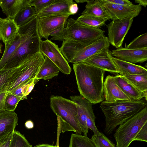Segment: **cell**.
I'll use <instances>...</instances> for the list:
<instances>
[{"mask_svg":"<svg viewBox=\"0 0 147 147\" xmlns=\"http://www.w3.org/2000/svg\"><path fill=\"white\" fill-rule=\"evenodd\" d=\"M73 67L80 95L92 104L104 101L105 71L83 62L73 63Z\"/></svg>","mask_w":147,"mask_h":147,"instance_id":"1","label":"cell"},{"mask_svg":"<svg viewBox=\"0 0 147 147\" xmlns=\"http://www.w3.org/2000/svg\"><path fill=\"white\" fill-rule=\"evenodd\" d=\"M38 18L36 15L25 24L19 27L18 32L21 37L20 43L3 69L18 67L40 51L42 38L38 31Z\"/></svg>","mask_w":147,"mask_h":147,"instance_id":"2","label":"cell"},{"mask_svg":"<svg viewBox=\"0 0 147 147\" xmlns=\"http://www.w3.org/2000/svg\"><path fill=\"white\" fill-rule=\"evenodd\" d=\"M147 107L145 98L138 100L103 101L100 108L105 117L104 133L111 134L116 127Z\"/></svg>","mask_w":147,"mask_h":147,"instance_id":"3","label":"cell"},{"mask_svg":"<svg viewBox=\"0 0 147 147\" xmlns=\"http://www.w3.org/2000/svg\"><path fill=\"white\" fill-rule=\"evenodd\" d=\"M110 43L105 36L87 46L70 39L63 41L60 50L67 62L77 63L82 62L105 48Z\"/></svg>","mask_w":147,"mask_h":147,"instance_id":"4","label":"cell"},{"mask_svg":"<svg viewBox=\"0 0 147 147\" xmlns=\"http://www.w3.org/2000/svg\"><path fill=\"white\" fill-rule=\"evenodd\" d=\"M147 123V107L119 125L113 136L116 147H129L143 126Z\"/></svg>","mask_w":147,"mask_h":147,"instance_id":"5","label":"cell"},{"mask_svg":"<svg viewBox=\"0 0 147 147\" xmlns=\"http://www.w3.org/2000/svg\"><path fill=\"white\" fill-rule=\"evenodd\" d=\"M65 25L66 40L75 41L86 46L105 36V31L99 28L84 25L73 18L68 19Z\"/></svg>","mask_w":147,"mask_h":147,"instance_id":"6","label":"cell"},{"mask_svg":"<svg viewBox=\"0 0 147 147\" xmlns=\"http://www.w3.org/2000/svg\"><path fill=\"white\" fill-rule=\"evenodd\" d=\"M44 60L43 55L39 51L18 67L17 70L12 75L8 92H11L25 81L36 78Z\"/></svg>","mask_w":147,"mask_h":147,"instance_id":"7","label":"cell"},{"mask_svg":"<svg viewBox=\"0 0 147 147\" xmlns=\"http://www.w3.org/2000/svg\"><path fill=\"white\" fill-rule=\"evenodd\" d=\"M50 100V106L53 111L72 127L76 133L81 134L82 131L77 119L75 102L60 96L52 95Z\"/></svg>","mask_w":147,"mask_h":147,"instance_id":"8","label":"cell"},{"mask_svg":"<svg viewBox=\"0 0 147 147\" xmlns=\"http://www.w3.org/2000/svg\"><path fill=\"white\" fill-rule=\"evenodd\" d=\"M130 17L113 20L108 24L107 37L110 44L116 48L122 47L125 37L130 28L134 19Z\"/></svg>","mask_w":147,"mask_h":147,"instance_id":"9","label":"cell"},{"mask_svg":"<svg viewBox=\"0 0 147 147\" xmlns=\"http://www.w3.org/2000/svg\"><path fill=\"white\" fill-rule=\"evenodd\" d=\"M40 51L53 62L62 73L69 74L71 69L69 63L61 53L58 46L50 40H41Z\"/></svg>","mask_w":147,"mask_h":147,"instance_id":"10","label":"cell"},{"mask_svg":"<svg viewBox=\"0 0 147 147\" xmlns=\"http://www.w3.org/2000/svg\"><path fill=\"white\" fill-rule=\"evenodd\" d=\"M70 16L67 15L38 17V31L40 37L48 39L51 33L57 28L64 26Z\"/></svg>","mask_w":147,"mask_h":147,"instance_id":"11","label":"cell"},{"mask_svg":"<svg viewBox=\"0 0 147 147\" xmlns=\"http://www.w3.org/2000/svg\"><path fill=\"white\" fill-rule=\"evenodd\" d=\"M111 51L105 48L82 62L88 64L110 73L119 74L111 58Z\"/></svg>","mask_w":147,"mask_h":147,"instance_id":"12","label":"cell"},{"mask_svg":"<svg viewBox=\"0 0 147 147\" xmlns=\"http://www.w3.org/2000/svg\"><path fill=\"white\" fill-rule=\"evenodd\" d=\"M103 5L111 16V20H115L127 17L134 18L138 15L141 11L142 6L138 4L130 5H116L102 0Z\"/></svg>","mask_w":147,"mask_h":147,"instance_id":"13","label":"cell"},{"mask_svg":"<svg viewBox=\"0 0 147 147\" xmlns=\"http://www.w3.org/2000/svg\"><path fill=\"white\" fill-rule=\"evenodd\" d=\"M111 54L115 58L134 64L142 63L147 60V48L130 49L121 47L113 50Z\"/></svg>","mask_w":147,"mask_h":147,"instance_id":"14","label":"cell"},{"mask_svg":"<svg viewBox=\"0 0 147 147\" xmlns=\"http://www.w3.org/2000/svg\"><path fill=\"white\" fill-rule=\"evenodd\" d=\"M103 94L107 101L130 100L116 84L113 76L106 77L104 82Z\"/></svg>","mask_w":147,"mask_h":147,"instance_id":"15","label":"cell"},{"mask_svg":"<svg viewBox=\"0 0 147 147\" xmlns=\"http://www.w3.org/2000/svg\"><path fill=\"white\" fill-rule=\"evenodd\" d=\"M70 97L76 104L77 119L82 132L84 135L87 136L88 129L86 121L88 111L90 106L92 104L81 95L71 96Z\"/></svg>","mask_w":147,"mask_h":147,"instance_id":"16","label":"cell"},{"mask_svg":"<svg viewBox=\"0 0 147 147\" xmlns=\"http://www.w3.org/2000/svg\"><path fill=\"white\" fill-rule=\"evenodd\" d=\"M18 118L14 111H0V140L13 132L18 124Z\"/></svg>","mask_w":147,"mask_h":147,"instance_id":"17","label":"cell"},{"mask_svg":"<svg viewBox=\"0 0 147 147\" xmlns=\"http://www.w3.org/2000/svg\"><path fill=\"white\" fill-rule=\"evenodd\" d=\"M74 2L72 0H55L36 15L38 17L51 16L71 15L69 11V7Z\"/></svg>","mask_w":147,"mask_h":147,"instance_id":"18","label":"cell"},{"mask_svg":"<svg viewBox=\"0 0 147 147\" xmlns=\"http://www.w3.org/2000/svg\"><path fill=\"white\" fill-rule=\"evenodd\" d=\"M116 84L130 100H139L147 97L123 76L117 74L114 76Z\"/></svg>","mask_w":147,"mask_h":147,"instance_id":"19","label":"cell"},{"mask_svg":"<svg viewBox=\"0 0 147 147\" xmlns=\"http://www.w3.org/2000/svg\"><path fill=\"white\" fill-rule=\"evenodd\" d=\"M30 0H0V7L7 18L14 20L17 14L25 7L30 6Z\"/></svg>","mask_w":147,"mask_h":147,"instance_id":"20","label":"cell"},{"mask_svg":"<svg viewBox=\"0 0 147 147\" xmlns=\"http://www.w3.org/2000/svg\"><path fill=\"white\" fill-rule=\"evenodd\" d=\"M19 27L14 20L0 17V40L5 45L10 41L18 32Z\"/></svg>","mask_w":147,"mask_h":147,"instance_id":"21","label":"cell"},{"mask_svg":"<svg viewBox=\"0 0 147 147\" xmlns=\"http://www.w3.org/2000/svg\"><path fill=\"white\" fill-rule=\"evenodd\" d=\"M111 58L120 75L123 76L137 74L147 75V69L142 66L119 59L112 55Z\"/></svg>","mask_w":147,"mask_h":147,"instance_id":"22","label":"cell"},{"mask_svg":"<svg viewBox=\"0 0 147 147\" xmlns=\"http://www.w3.org/2000/svg\"><path fill=\"white\" fill-rule=\"evenodd\" d=\"M82 15L92 16L111 19L112 17L104 6L102 0H88Z\"/></svg>","mask_w":147,"mask_h":147,"instance_id":"23","label":"cell"},{"mask_svg":"<svg viewBox=\"0 0 147 147\" xmlns=\"http://www.w3.org/2000/svg\"><path fill=\"white\" fill-rule=\"evenodd\" d=\"M44 60L40 67L36 78L39 80L51 79L57 76L60 70L58 67L45 56Z\"/></svg>","mask_w":147,"mask_h":147,"instance_id":"24","label":"cell"},{"mask_svg":"<svg viewBox=\"0 0 147 147\" xmlns=\"http://www.w3.org/2000/svg\"><path fill=\"white\" fill-rule=\"evenodd\" d=\"M21 37L18 31L14 37L5 45L2 56L0 59V70L3 69L10 57L20 44Z\"/></svg>","mask_w":147,"mask_h":147,"instance_id":"25","label":"cell"},{"mask_svg":"<svg viewBox=\"0 0 147 147\" xmlns=\"http://www.w3.org/2000/svg\"><path fill=\"white\" fill-rule=\"evenodd\" d=\"M36 15V13L34 8L28 6L23 8L17 14L14 20L20 27L25 24Z\"/></svg>","mask_w":147,"mask_h":147,"instance_id":"26","label":"cell"},{"mask_svg":"<svg viewBox=\"0 0 147 147\" xmlns=\"http://www.w3.org/2000/svg\"><path fill=\"white\" fill-rule=\"evenodd\" d=\"M123 76L147 97V75L137 74Z\"/></svg>","mask_w":147,"mask_h":147,"instance_id":"27","label":"cell"},{"mask_svg":"<svg viewBox=\"0 0 147 147\" xmlns=\"http://www.w3.org/2000/svg\"><path fill=\"white\" fill-rule=\"evenodd\" d=\"M107 20L105 18L85 15H82L76 20L82 24L98 28L103 26Z\"/></svg>","mask_w":147,"mask_h":147,"instance_id":"28","label":"cell"},{"mask_svg":"<svg viewBox=\"0 0 147 147\" xmlns=\"http://www.w3.org/2000/svg\"><path fill=\"white\" fill-rule=\"evenodd\" d=\"M69 147H95L91 139L87 136L72 134Z\"/></svg>","mask_w":147,"mask_h":147,"instance_id":"29","label":"cell"},{"mask_svg":"<svg viewBox=\"0 0 147 147\" xmlns=\"http://www.w3.org/2000/svg\"><path fill=\"white\" fill-rule=\"evenodd\" d=\"M18 67L12 69H3L0 70V93L8 87L12 75Z\"/></svg>","mask_w":147,"mask_h":147,"instance_id":"30","label":"cell"},{"mask_svg":"<svg viewBox=\"0 0 147 147\" xmlns=\"http://www.w3.org/2000/svg\"><path fill=\"white\" fill-rule=\"evenodd\" d=\"M27 99V98L18 96L8 92L6 96L3 110L14 111L20 100Z\"/></svg>","mask_w":147,"mask_h":147,"instance_id":"31","label":"cell"},{"mask_svg":"<svg viewBox=\"0 0 147 147\" xmlns=\"http://www.w3.org/2000/svg\"><path fill=\"white\" fill-rule=\"evenodd\" d=\"M24 135L19 131L14 130L13 132L10 147H32Z\"/></svg>","mask_w":147,"mask_h":147,"instance_id":"32","label":"cell"},{"mask_svg":"<svg viewBox=\"0 0 147 147\" xmlns=\"http://www.w3.org/2000/svg\"><path fill=\"white\" fill-rule=\"evenodd\" d=\"M95 147H116L115 144L102 132L94 134L90 139Z\"/></svg>","mask_w":147,"mask_h":147,"instance_id":"33","label":"cell"},{"mask_svg":"<svg viewBox=\"0 0 147 147\" xmlns=\"http://www.w3.org/2000/svg\"><path fill=\"white\" fill-rule=\"evenodd\" d=\"M125 48L130 49H142L147 48V33L142 34L135 38Z\"/></svg>","mask_w":147,"mask_h":147,"instance_id":"34","label":"cell"},{"mask_svg":"<svg viewBox=\"0 0 147 147\" xmlns=\"http://www.w3.org/2000/svg\"><path fill=\"white\" fill-rule=\"evenodd\" d=\"M92 105L90 106L88 111L86 121V125L88 129H90L93 131L94 134L97 135L100 132L95 125V120L96 117L93 112Z\"/></svg>","mask_w":147,"mask_h":147,"instance_id":"35","label":"cell"},{"mask_svg":"<svg viewBox=\"0 0 147 147\" xmlns=\"http://www.w3.org/2000/svg\"><path fill=\"white\" fill-rule=\"evenodd\" d=\"M55 0H30V5L34 7L36 14L54 2Z\"/></svg>","mask_w":147,"mask_h":147,"instance_id":"36","label":"cell"},{"mask_svg":"<svg viewBox=\"0 0 147 147\" xmlns=\"http://www.w3.org/2000/svg\"><path fill=\"white\" fill-rule=\"evenodd\" d=\"M57 121V139L61 133H64L67 131L76 132V130L69 124L64 120L60 117L56 115Z\"/></svg>","mask_w":147,"mask_h":147,"instance_id":"37","label":"cell"},{"mask_svg":"<svg viewBox=\"0 0 147 147\" xmlns=\"http://www.w3.org/2000/svg\"><path fill=\"white\" fill-rule=\"evenodd\" d=\"M66 30L64 26H61L51 33L49 36H52L51 39L63 42L66 40Z\"/></svg>","mask_w":147,"mask_h":147,"instance_id":"38","label":"cell"},{"mask_svg":"<svg viewBox=\"0 0 147 147\" xmlns=\"http://www.w3.org/2000/svg\"><path fill=\"white\" fill-rule=\"evenodd\" d=\"M134 141L147 142V123L142 128L134 139Z\"/></svg>","mask_w":147,"mask_h":147,"instance_id":"39","label":"cell"},{"mask_svg":"<svg viewBox=\"0 0 147 147\" xmlns=\"http://www.w3.org/2000/svg\"><path fill=\"white\" fill-rule=\"evenodd\" d=\"M13 132L9 134L0 140V147H10Z\"/></svg>","mask_w":147,"mask_h":147,"instance_id":"40","label":"cell"},{"mask_svg":"<svg viewBox=\"0 0 147 147\" xmlns=\"http://www.w3.org/2000/svg\"><path fill=\"white\" fill-rule=\"evenodd\" d=\"M107 1L114 4L122 5H130L133 3L128 0H105Z\"/></svg>","mask_w":147,"mask_h":147,"instance_id":"41","label":"cell"},{"mask_svg":"<svg viewBox=\"0 0 147 147\" xmlns=\"http://www.w3.org/2000/svg\"><path fill=\"white\" fill-rule=\"evenodd\" d=\"M8 88H7L0 93V111L3 109L5 99L8 93Z\"/></svg>","mask_w":147,"mask_h":147,"instance_id":"42","label":"cell"},{"mask_svg":"<svg viewBox=\"0 0 147 147\" xmlns=\"http://www.w3.org/2000/svg\"><path fill=\"white\" fill-rule=\"evenodd\" d=\"M78 9V6L77 3L74 2L70 5L69 8V11L71 15L76 14Z\"/></svg>","mask_w":147,"mask_h":147,"instance_id":"43","label":"cell"},{"mask_svg":"<svg viewBox=\"0 0 147 147\" xmlns=\"http://www.w3.org/2000/svg\"><path fill=\"white\" fill-rule=\"evenodd\" d=\"M25 127L28 129H32L34 127V123L31 120L27 121L25 123Z\"/></svg>","mask_w":147,"mask_h":147,"instance_id":"44","label":"cell"},{"mask_svg":"<svg viewBox=\"0 0 147 147\" xmlns=\"http://www.w3.org/2000/svg\"><path fill=\"white\" fill-rule=\"evenodd\" d=\"M135 3H138V5L141 6L146 7L147 5V0H135Z\"/></svg>","mask_w":147,"mask_h":147,"instance_id":"45","label":"cell"},{"mask_svg":"<svg viewBox=\"0 0 147 147\" xmlns=\"http://www.w3.org/2000/svg\"><path fill=\"white\" fill-rule=\"evenodd\" d=\"M34 147H59V146L55 145L54 146L52 145L49 144H38L35 146Z\"/></svg>","mask_w":147,"mask_h":147,"instance_id":"46","label":"cell"},{"mask_svg":"<svg viewBox=\"0 0 147 147\" xmlns=\"http://www.w3.org/2000/svg\"><path fill=\"white\" fill-rule=\"evenodd\" d=\"M88 0H74L76 2L78 3H83L87 2Z\"/></svg>","mask_w":147,"mask_h":147,"instance_id":"47","label":"cell"},{"mask_svg":"<svg viewBox=\"0 0 147 147\" xmlns=\"http://www.w3.org/2000/svg\"><path fill=\"white\" fill-rule=\"evenodd\" d=\"M3 47L2 44L0 42V54L2 53V48Z\"/></svg>","mask_w":147,"mask_h":147,"instance_id":"48","label":"cell"}]
</instances>
